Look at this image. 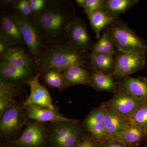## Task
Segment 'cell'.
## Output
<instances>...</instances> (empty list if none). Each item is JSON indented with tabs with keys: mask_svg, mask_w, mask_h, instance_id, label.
Masks as SVG:
<instances>
[{
	"mask_svg": "<svg viewBox=\"0 0 147 147\" xmlns=\"http://www.w3.org/2000/svg\"><path fill=\"white\" fill-rule=\"evenodd\" d=\"M76 17L75 7L70 1L48 0L33 21L48 45L69 42V31Z\"/></svg>",
	"mask_w": 147,
	"mask_h": 147,
	"instance_id": "1",
	"label": "cell"
},
{
	"mask_svg": "<svg viewBox=\"0 0 147 147\" xmlns=\"http://www.w3.org/2000/svg\"><path fill=\"white\" fill-rule=\"evenodd\" d=\"M91 53L81 50L69 42L53 43L46 45L36 61L37 73L50 68L63 71L70 67H82L90 69Z\"/></svg>",
	"mask_w": 147,
	"mask_h": 147,
	"instance_id": "2",
	"label": "cell"
},
{
	"mask_svg": "<svg viewBox=\"0 0 147 147\" xmlns=\"http://www.w3.org/2000/svg\"><path fill=\"white\" fill-rule=\"evenodd\" d=\"M107 28L106 30L117 52H147V42L119 18Z\"/></svg>",
	"mask_w": 147,
	"mask_h": 147,
	"instance_id": "3",
	"label": "cell"
},
{
	"mask_svg": "<svg viewBox=\"0 0 147 147\" xmlns=\"http://www.w3.org/2000/svg\"><path fill=\"white\" fill-rule=\"evenodd\" d=\"M49 127L50 147H76L85 136L83 126L76 120L52 123Z\"/></svg>",
	"mask_w": 147,
	"mask_h": 147,
	"instance_id": "4",
	"label": "cell"
},
{
	"mask_svg": "<svg viewBox=\"0 0 147 147\" xmlns=\"http://www.w3.org/2000/svg\"><path fill=\"white\" fill-rule=\"evenodd\" d=\"M17 24L29 54L35 62L47 45L34 22L13 11L9 12Z\"/></svg>",
	"mask_w": 147,
	"mask_h": 147,
	"instance_id": "5",
	"label": "cell"
},
{
	"mask_svg": "<svg viewBox=\"0 0 147 147\" xmlns=\"http://www.w3.org/2000/svg\"><path fill=\"white\" fill-rule=\"evenodd\" d=\"M0 118V136L1 139L6 142L17 138L28 119L24 104L9 108Z\"/></svg>",
	"mask_w": 147,
	"mask_h": 147,
	"instance_id": "6",
	"label": "cell"
},
{
	"mask_svg": "<svg viewBox=\"0 0 147 147\" xmlns=\"http://www.w3.org/2000/svg\"><path fill=\"white\" fill-rule=\"evenodd\" d=\"M28 123L19 137L11 141L14 147H47L49 145V127L45 123Z\"/></svg>",
	"mask_w": 147,
	"mask_h": 147,
	"instance_id": "7",
	"label": "cell"
},
{
	"mask_svg": "<svg viewBox=\"0 0 147 147\" xmlns=\"http://www.w3.org/2000/svg\"><path fill=\"white\" fill-rule=\"evenodd\" d=\"M147 52H117L112 72L114 78L120 80L144 69L146 65Z\"/></svg>",
	"mask_w": 147,
	"mask_h": 147,
	"instance_id": "8",
	"label": "cell"
},
{
	"mask_svg": "<svg viewBox=\"0 0 147 147\" xmlns=\"http://www.w3.org/2000/svg\"><path fill=\"white\" fill-rule=\"evenodd\" d=\"M142 103L118 88L113 97L103 102L101 106L105 109L113 110L129 120Z\"/></svg>",
	"mask_w": 147,
	"mask_h": 147,
	"instance_id": "9",
	"label": "cell"
},
{
	"mask_svg": "<svg viewBox=\"0 0 147 147\" xmlns=\"http://www.w3.org/2000/svg\"><path fill=\"white\" fill-rule=\"evenodd\" d=\"M40 73L37 74L26 82L30 88V95L24 102V106L35 105L50 109H56L53 105V100L50 93L46 88L40 84L39 79Z\"/></svg>",
	"mask_w": 147,
	"mask_h": 147,
	"instance_id": "10",
	"label": "cell"
},
{
	"mask_svg": "<svg viewBox=\"0 0 147 147\" xmlns=\"http://www.w3.org/2000/svg\"><path fill=\"white\" fill-rule=\"evenodd\" d=\"M105 115V108L100 105L93 109L82 124L83 127L89 132L91 137L97 143L108 137L104 123Z\"/></svg>",
	"mask_w": 147,
	"mask_h": 147,
	"instance_id": "11",
	"label": "cell"
},
{
	"mask_svg": "<svg viewBox=\"0 0 147 147\" xmlns=\"http://www.w3.org/2000/svg\"><path fill=\"white\" fill-rule=\"evenodd\" d=\"M69 42L75 47L89 52L94 44L88 32L86 22L76 17L71 24L68 34Z\"/></svg>",
	"mask_w": 147,
	"mask_h": 147,
	"instance_id": "12",
	"label": "cell"
},
{
	"mask_svg": "<svg viewBox=\"0 0 147 147\" xmlns=\"http://www.w3.org/2000/svg\"><path fill=\"white\" fill-rule=\"evenodd\" d=\"M0 19V38L8 41L12 46L23 47L25 45L23 37L9 12L3 11Z\"/></svg>",
	"mask_w": 147,
	"mask_h": 147,
	"instance_id": "13",
	"label": "cell"
},
{
	"mask_svg": "<svg viewBox=\"0 0 147 147\" xmlns=\"http://www.w3.org/2000/svg\"><path fill=\"white\" fill-rule=\"evenodd\" d=\"M23 85L0 79V116L9 108L18 104L16 98L24 92Z\"/></svg>",
	"mask_w": 147,
	"mask_h": 147,
	"instance_id": "14",
	"label": "cell"
},
{
	"mask_svg": "<svg viewBox=\"0 0 147 147\" xmlns=\"http://www.w3.org/2000/svg\"><path fill=\"white\" fill-rule=\"evenodd\" d=\"M118 88L135 99L147 102V81L145 77L125 76L119 80Z\"/></svg>",
	"mask_w": 147,
	"mask_h": 147,
	"instance_id": "15",
	"label": "cell"
},
{
	"mask_svg": "<svg viewBox=\"0 0 147 147\" xmlns=\"http://www.w3.org/2000/svg\"><path fill=\"white\" fill-rule=\"evenodd\" d=\"M1 60L6 62L17 68L32 70L36 72L35 61L23 47L12 46L1 57Z\"/></svg>",
	"mask_w": 147,
	"mask_h": 147,
	"instance_id": "16",
	"label": "cell"
},
{
	"mask_svg": "<svg viewBox=\"0 0 147 147\" xmlns=\"http://www.w3.org/2000/svg\"><path fill=\"white\" fill-rule=\"evenodd\" d=\"M24 107L28 119L45 123L48 122L51 123L58 122L70 119L61 115L56 109L53 110L35 105H28Z\"/></svg>",
	"mask_w": 147,
	"mask_h": 147,
	"instance_id": "17",
	"label": "cell"
},
{
	"mask_svg": "<svg viewBox=\"0 0 147 147\" xmlns=\"http://www.w3.org/2000/svg\"><path fill=\"white\" fill-rule=\"evenodd\" d=\"M36 74L32 70L17 68L4 61H0V79L5 81L25 84Z\"/></svg>",
	"mask_w": 147,
	"mask_h": 147,
	"instance_id": "18",
	"label": "cell"
},
{
	"mask_svg": "<svg viewBox=\"0 0 147 147\" xmlns=\"http://www.w3.org/2000/svg\"><path fill=\"white\" fill-rule=\"evenodd\" d=\"M67 88L76 85L90 86L91 74L88 69L82 67H70L62 71Z\"/></svg>",
	"mask_w": 147,
	"mask_h": 147,
	"instance_id": "19",
	"label": "cell"
},
{
	"mask_svg": "<svg viewBox=\"0 0 147 147\" xmlns=\"http://www.w3.org/2000/svg\"><path fill=\"white\" fill-rule=\"evenodd\" d=\"M146 134L147 131L129 120L127 125L121 131L118 139L126 147H135Z\"/></svg>",
	"mask_w": 147,
	"mask_h": 147,
	"instance_id": "20",
	"label": "cell"
},
{
	"mask_svg": "<svg viewBox=\"0 0 147 147\" xmlns=\"http://www.w3.org/2000/svg\"><path fill=\"white\" fill-rule=\"evenodd\" d=\"M105 109L104 123L107 136L118 139L121 131L127 125L129 120L113 110Z\"/></svg>",
	"mask_w": 147,
	"mask_h": 147,
	"instance_id": "21",
	"label": "cell"
},
{
	"mask_svg": "<svg viewBox=\"0 0 147 147\" xmlns=\"http://www.w3.org/2000/svg\"><path fill=\"white\" fill-rule=\"evenodd\" d=\"M91 85L96 90L108 92L114 94L118 88V84L114 81L112 73L97 72L91 70Z\"/></svg>",
	"mask_w": 147,
	"mask_h": 147,
	"instance_id": "22",
	"label": "cell"
},
{
	"mask_svg": "<svg viewBox=\"0 0 147 147\" xmlns=\"http://www.w3.org/2000/svg\"><path fill=\"white\" fill-rule=\"evenodd\" d=\"M91 28L94 31L96 37L99 39L102 30L113 24L116 20L110 16L104 10H99L87 15Z\"/></svg>",
	"mask_w": 147,
	"mask_h": 147,
	"instance_id": "23",
	"label": "cell"
},
{
	"mask_svg": "<svg viewBox=\"0 0 147 147\" xmlns=\"http://www.w3.org/2000/svg\"><path fill=\"white\" fill-rule=\"evenodd\" d=\"M115 61L114 55L91 54L90 69L97 72L112 73Z\"/></svg>",
	"mask_w": 147,
	"mask_h": 147,
	"instance_id": "24",
	"label": "cell"
},
{
	"mask_svg": "<svg viewBox=\"0 0 147 147\" xmlns=\"http://www.w3.org/2000/svg\"><path fill=\"white\" fill-rule=\"evenodd\" d=\"M138 3V0H105L104 10L117 19Z\"/></svg>",
	"mask_w": 147,
	"mask_h": 147,
	"instance_id": "25",
	"label": "cell"
},
{
	"mask_svg": "<svg viewBox=\"0 0 147 147\" xmlns=\"http://www.w3.org/2000/svg\"><path fill=\"white\" fill-rule=\"evenodd\" d=\"M62 71L57 69H49L40 74V77L44 83L48 87L57 89L61 92L67 88Z\"/></svg>",
	"mask_w": 147,
	"mask_h": 147,
	"instance_id": "26",
	"label": "cell"
},
{
	"mask_svg": "<svg viewBox=\"0 0 147 147\" xmlns=\"http://www.w3.org/2000/svg\"><path fill=\"white\" fill-rule=\"evenodd\" d=\"M92 54H104L115 56L117 50L107 30L102 33L99 40L94 43L90 50Z\"/></svg>",
	"mask_w": 147,
	"mask_h": 147,
	"instance_id": "27",
	"label": "cell"
},
{
	"mask_svg": "<svg viewBox=\"0 0 147 147\" xmlns=\"http://www.w3.org/2000/svg\"><path fill=\"white\" fill-rule=\"evenodd\" d=\"M129 120L134 122L147 132V102L142 103Z\"/></svg>",
	"mask_w": 147,
	"mask_h": 147,
	"instance_id": "28",
	"label": "cell"
},
{
	"mask_svg": "<svg viewBox=\"0 0 147 147\" xmlns=\"http://www.w3.org/2000/svg\"><path fill=\"white\" fill-rule=\"evenodd\" d=\"M11 9L21 16L32 21L33 16L29 0H16Z\"/></svg>",
	"mask_w": 147,
	"mask_h": 147,
	"instance_id": "29",
	"label": "cell"
},
{
	"mask_svg": "<svg viewBox=\"0 0 147 147\" xmlns=\"http://www.w3.org/2000/svg\"><path fill=\"white\" fill-rule=\"evenodd\" d=\"M105 0H85L82 7L86 15L99 10H104Z\"/></svg>",
	"mask_w": 147,
	"mask_h": 147,
	"instance_id": "30",
	"label": "cell"
},
{
	"mask_svg": "<svg viewBox=\"0 0 147 147\" xmlns=\"http://www.w3.org/2000/svg\"><path fill=\"white\" fill-rule=\"evenodd\" d=\"M33 13V20L38 16L44 10L47 0H29Z\"/></svg>",
	"mask_w": 147,
	"mask_h": 147,
	"instance_id": "31",
	"label": "cell"
},
{
	"mask_svg": "<svg viewBox=\"0 0 147 147\" xmlns=\"http://www.w3.org/2000/svg\"><path fill=\"white\" fill-rule=\"evenodd\" d=\"M98 143V147H126L118 139L113 137H107Z\"/></svg>",
	"mask_w": 147,
	"mask_h": 147,
	"instance_id": "32",
	"label": "cell"
},
{
	"mask_svg": "<svg viewBox=\"0 0 147 147\" xmlns=\"http://www.w3.org/2000/svg\"><path fill=\"white\" fill-rule=\"evenodd\" d=\"M76 147H98V145L90 136L85 135Z\"/></svg>",
	"mask_w": 147,
	"mask_h": 147,
	"instance_id": "33",
	"label": "cell"
},
{
	"mask_svg": "<svg viewBox=\"0 0 147 147\" xmlns=\"http://www.w3.org/2000/svg\"><path fill=\"white\" fill-rule=\"evenodd\" d=\"M12 47V45L8 41L3 38H0V57H2L3 55L9 49Z\"/></svg>",
	"mask_w": 147,
	"mask_h": 147,
	"instance_id": "34",
	"label": "cell"
},
{
	"mask_svg": "<svg viewBox=\"0 0 147 147\" xmlns=\"http://www.w3.org/2000/svg\"><path fill=\"white\" fill-rule=\"evenodd\" d=\"M16 0H2L1 1V5L4 7L12 8Z\"/></svg>",
	"mask_w": 147,
	"mask_h": 147,
	"instance_id": "35",
	"label": "cell"
},
{
	"mask_svg": "<svg viewBox=\"0 0 147 147\" xmlns=\"http://www.w3.org/2000/svg\"><path fill=\"white\" fill-rule=\"evenodd\" d=\"M0 147H14L9 142H2L1 143Z\"/></svg>",
	"mask_w": 147,
	"mask_h": 147,
	"instance_id": "36",
	"label": "cell"
},
{
	"mask_svg": "<svg viewBox=\"0 0 147 147\" xmlns=\"http://www.w3.org/2000/svg\"><path fill=\"white\" fill-rule=\"evenodd\" d=\"M85 0H76V2L79 6L82 7L85 3Z\"/></svg>",
	"mask_w": 147,
	"mask_h": 147,
	"instance_id": "37",
	"label": "cell"
},
{
	"mask_svg": "<svg viewBox=\"0 0 147 147\" xmlns=\"http://www.w3.org/2000/svg\"><path fill=\"white\" fill-rule=\"evenodd\" d=\"M146 78V81H147V78L146 77H145Z\"/></svg>",
	"mask_w": 147,
	"mask_h": 147,
	"instance_id": "38",
	"label": "cell"
}]
</instances>
